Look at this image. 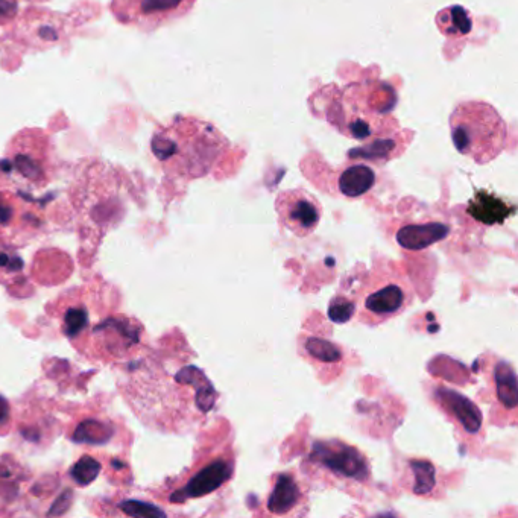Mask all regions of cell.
<instances>
[{
	"label": "cell",
	"instance_id": "11",
	"mask_svg": "<svg viewBox=\"0 0 518 518\" xmlns=\"http://www.w3.org/2000/svg\"><path fill=\"white\" fill-rule=\"evenodd\" d=\"M195 4V0H116V16L122 22L137 23L145 28H155L184 16Z\"/></svg>",
	"mask_w": 518,
	"mask_h": 518
},
{
	"label": "cell",
	"instance_id": "23",
	"mask_svg": "<svg viewBox=\"0 0 518 518\" xmlns=\"http://www.w3.org/2000/svg\"><path fill=\"white\" fill-rule=\"evenodd\" d=\"M23 269L22 259L11 251L0 250V274H19Z\"/></svg>",
	"mask_w": 518,
	"mask_h": 518
},
{
	"label": "cell",
	"instance_id": "19",
	"mask_svg": "<svg viewBox=\"0 0 518 518\" xmlns=\"http://www.w3.org/2000/svg\"><path fill=\"white\" fill-rule=\"evenodd\" d=\"M111 427L101 421L89 420L76 427L73 440L76 443L102 444L110 440Z\"/></svg>",
	"mask_w": 518,
	"mask_h": 518
},
{
	"label": "cell",
	"instance_id": "21",
	"mask_svg": "<svg viewBox=\"0 0 518 518\" xmlns=\"http://www.w3.org/2000/svg\"><path fill=\"white\" fill-rule=\"evenodd\" d=\"M99 470H101V464H99L96 459L90 458V456H84L83 459H79V461L73 465L70 474H72L73 481H75L76 484L84 487V485L95 481L96 477H98Z\"/></svg>",
	"mask_w": 518,
	"mask_h": 518
},
{
	"label": "cell",
	"instance_id": "15",
	"mask_svg": "<svg viewBox=\"0 0 518 518\" xmlns=\"http://www.w3.org/2000/svg\"><path fill=\"white\" fill-rule=\"evenodd\" d=\"M450 225L441 221L412 222L398 228L395 241L409 251H423L432 245L446 241Z\"/></svg>",
	"mask_w": 518,
	"mask_h": 518
},
{
	"label": "cell",
	"instance_id": "6",
	"mask_svg": "<svg viewBox=\"0 0 518 518\" xmlns=\"http://www.w3.org/2000/svg\"><path fill=\"white\" fill-rule=\"evenodd\" d=\"M2 175L19 184L20 190L40 189L51 181V148L42 131H23L13 139Z\"/></svg>",
	"mask_w": 518,
	"mask_h": 518
},
{
	"label": "cell",
	"instance_id": "3",
	"mask_svg": "<svg viewBox=\"0 0 518 518\" xmlns=\"http://www.w3.org/2000/svg\"><path fill=\"white\" fill-rule=\"evenodd\" d=\"M450 133L459 154L487 165L505 148L506 124L487 102H462L450 116Z\"/></svg>",
	"mask_w": 518,
	"mask_h": 518
},
{
	"label": "cell",
	"instance_id": "22",
	"mask_svg": "<svg viewBox=\"0 0 518 518\" xmlns=\"http://www.w3.org/2000/svg\"><path fill=\"white\" fill-rule=\"evenodd\" d=\"M121 508L122 511H125V514L133 515V517H163V515H166L165 512L160 511L155 506L137 502V500L136 502H125Z\"/></svg>",
	"mask_w": 518,
	"mask_h": 518
},
{
	"label": "cell",
	"instance_id": "12",
	"mask_svg": "<svg viewBox=\"0 0 518 518\" xmlns=\"http://www.w3.org/2000/svg\"><path fill=\"white\" fill-rule=\"evenodd\" d=\"M298 344H300L298 353H301L304 359H309L310 364L318 371L341 373L347 364V353H345L344 347L326 336L318 338L315 335H301L298 338Z\"/></svg>",
	"mask_w": 518,
	"mask_h": 518
},
{
	"label": "cell",
	"instance_id": "2",
	"mask_svg": "<svg viewBox=\"0 0 518 518\" xmlns=\"http://www.w3.org/2000/svg\"><path fill=\"white\" fill-rule=\"evenodd\" d=\"M145 370L149 373V395H160V408H166L162 423L180 430L186 424L204 421L218 405L219 394L209 377L190 362H172V370L151 359ZM158 397V398H160Z\"/></svg>",
	"mask_w": 518,
	"mask_h": 518
},
{
	"label": "cell",
	"instance_id": "1",
	"mask_svg": "<svg viewBox=\"0 0 518 518\" xmlns=\"http://www.w3.org/2000/svg\"><path fill=\"white\" fill-rule=\"evenodd\" d=\"M227 145L222 134L207 122L178 116L155 130L151 152L166 174L192 180L209 174Z\"/></svg>",
	"mask_w": 518,
	"mask_h": 518
},
{
	"label": "cell",
	"instance_id": "20",
	"mask_svg": "<svg viewBox=\"0 0 518 518\" xmlns=\"http://www.w3.org/2000/svg\"><path fill=\"white\" fill-rule=\"evenodd\" d=\"M357 303L351 295L336 294L329 304V318L335 324H345L356 315Z\"/></svg>",
	"mask_w": 518,
	"mask_h": 518
},
{
	"label": "cell",
	"instance_id": "16",
	"mask_svg": "<svg viewBox=\"0 0 518 518\" xmlns=\"http://www.w3.org/2000/svg\"><path fill=\"white\" fill-rule=\"evenodd\" d=\"M406 470H403L402 481H405L406 490L412 496L423 499H436L440 494L438 485V470L432 462L426 459H406Z\"/></svg>",
	"mask_w": 518,
	"mask_h": 518
},
{
	"label": "cell",
	"instance_id": "13",
	"mask_svg": "<svg viewBox=\"0 0 518 518\" xmlns=\"http://www.w3.org/2000/svg\"><path fill=\"white\" fill-rule=\"evenodd\" d=\"M515 212L517 207L511 201L487 189L476 190L467 206L470 218L487 227L505 224L515 215Z\"/></svg>",
	"mask_w": 518,
	"mask_h": 518
},
{
	"label": "cell",
	"instance_id": "14",
	"mask_svg": "<svg viewBox=\"0 0 518 518\" xmlns=\"http://www.w3.org/2000/svg\"><path fill=\"white\" fill-rule=\"evenodd\" d=\"M487 382L494 395V405L517 420L518 389L514 367L502 359L491 362L487 368Z\"/></svg>",
	"mask_w": 518,
	"mask_h": 518
},
{
	"label": "cell",
	"instance_id": "25",
	"mask_svg": "<svg viewBox=\"0 0 518 518\" xmlns=\"http://www.w3.org/2000/svg\"><path fill=\"white\" fill-rule=\"evenodd\" d=\"M10 421V405L4 397H0V424H7Z\"/></svg>",
	"mask_w": 518,
	"mask_h": 518
},
{
	"label": "cell",
	"instance_id": "10",
	"mask_svg": "<svg viewBox=\"0 0 518 518\" xmlns=\"http://www.w3.org/2000/svg\"><path fill=\"white\" fill-rule=\"evenodd\" d=\"M309 511L306 485L291 471L275 473L263 514L271 517H303Z\"/></svg>",
	"mask_w": 518,
	"mask_h": 518
},
{
	"label": "cell",
	"instance_id": "9",
	"mask_svg": "<svg viewBox=\"0 0 518 518\" xmlns=\"http://www.w3.org/2000/svg\"><path fill=\"white\" fill-rule=\"evenodd\" d=\"M432 402L436 408L440 409L450 423L455 424L456 430L462 436H467V440L481 441L484 436V417L476 405L468 400L465 395L459 394L455 389L438 388L432 391Z\"/></svg>",
	"mask_w": 518,
	"mask_h": 518
},
{
	"label": "cell",
	"instance_id": "18",
	"mask_svg": "<svg viewBox=\"0 0 518 518\" xmlns=\"http://www.w3.org/2000/svg\"><path fill=\"white\" fill-rule=\"evenodd\" d=\"M436 25L447 37H462L473 28L470 13L459 5L446 8L436 16Z\"/></svg>",
	"mask_w": 518,
	"mask_h": 518
},
{
	"label": "cell",
	"instance_id": "8",
	"mask_svg": "<svg viewBox=\"0 0 518 518\" xmlns=\"http://www.w3.org/2000/svg\"><path fill=\"white\" fill-rule=\"evenodd\" d=\"M278 221L294 236H310L316 230L323 215V207L315 196L304 189L286 190L275 201Z\"/></svg>",
	"mask_w": 518,
	"mask_h": 518
},
{
	"label": "cell",
	"instance_id": "17",
	"mask_svg": "<svg viewBox=\"0 0 518 518\" xmlns=\"http://www.w3.org/2000/svg\"><path fill=\"white\" fill-rule=\"evenodd\" d=\"M376 184V172L367 165H351L338 177V192L345 198L356 199L367 195Z\"/></svg>",
	"mask_w": 518,
	"mask_h": 518
},
{
	"label": "cell",
	"instance_id": "5",
	"mask_svg": "<svg viewBox=\"0 0 518 518\" xmlns=\"http://www.w3.org/2000/svg\"><path fill=\"white\" fill-rule=\"evenodd\" d=\"M236 471V455L230 440L206 450L201 458L178 479L169 493V502L187 503L218 493L230 484Z\"/></svg>",
	"mask_w": 518,
	"mask_h": 518
},
{
	"label": "cell",
	"instance_id": "24",
	"mask_svg": "<svg viewBox=\"0 0 518 518\" xmlns=\"http://www.w3.org/2000/svg\"><path fill=\"white\" fill-rule=\"evenodd\" d=\"M16 13L14 0H0V23L8 22Z\"/></svg>",
	"mask_w": 518,
	"mask_h": 518
},
{
	"label": "cell",
	"instance_id": "4",
	"mask_svg": "<svg viewBox=\"0 0 518 518\" xmlns=\"http://www.w3.org/2000/svg\"><path fill=\"white\" fill-rule=\"evenodd\" d=\"M307 474L324 487L357 493L371 481L367 456L341 440H316L304 459Z\"/></svg>",
	"mask_w": 518,
	"mask_h": 518
},
{
	"label": "cell",
	"instance_id": "7",
	"mask_svg": "<svg viewBox=\"0 0 518 518\" xmlns=\"http://www.w3.org/2000/svg\"><path fill=\"white\" fill-rule=\"evenodd\" d=\"M361 298L357 301H362V318L359 320L377 326L400 315L411 304V289L403 278L386 268L385 272L374 274L368 280Z\"/></svg>",
	"mask_w": 518,
	"mask_h": 518
}]
</instances>
